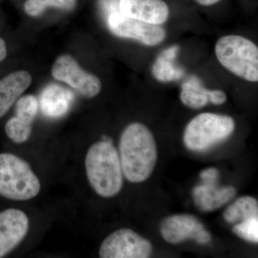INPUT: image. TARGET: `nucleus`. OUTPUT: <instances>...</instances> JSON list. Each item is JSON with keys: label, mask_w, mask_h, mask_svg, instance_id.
<instances>
[{"label": "nucleus", "mask_w": 258, "mask_h": 258, "mask_svg": "<svg viewBox=\"0 0 258 258\" xmlns=\"http://www.w3.org/2000/svg\"><path fill=\"white\" fill-rule=\"evenodd\" d=\"M123 176L132 183L149 179L157 161V147L151 131L143 123L128 125L120 136L118 153Z\"/></svg>", "instance_id": "f257e3e1"}, {"label": "nucleus", "mask_w": 258, "mask_h": 258, "mask_svg": "<svg viewBox=\"0 0 258 258\" xmlns=\"http://www.w3.org/2000/svg\"><path fill=\"white\" fill-rule=\"evenodd\" d=\"M85 168L88 182L102 198H113L122 189L123 170L118 153L111 142L93 144L86 153Z\"/></svg>", "instance_id": "f03ea898"}, {"label": "nucleus", "mask_w": 258, "mask_h": 258, "mask_svg": "<svg viewBox=\"0 0 258 258\" xmlns=\"http://www.w3.org/2000/svg\"><path fill=\"white\" fill-rule=\"evenodd\" d=\"M40 189V179L26 161L10 153L0 154V196L28 201L36 198Z\"/></svg>", "instance_id": "7ed1b4c3"}, {"label": "nucleus", "mask_w": 258, "mask_h": 258, "mask_svg": "<svg viewBox=\"0 0 258 258\" xmlns=\"http://www.w3.org/2000/svg\"><path fill=\"white\" fill-rule=\"evenodd\" d=\"M215 55L223 67L241 79L258 81V47L240 35H225L215 45Z\"/></svg>", "instance_id": "20e7f679"}, {"label": "nucleus", "mask_w": 258, "mask_h": 258, "mask_svg": "<svg viewBox=\"0 0 258 258\" xmlns=\"http://www.w3.org/2000/svg\"><path fill=\"white\" fill-rule=\"evenodd\" d=\"M235 127V120L228 115L200 113L185 128V147L194 152L207 150L230 137Z\"/></svg>", "instance_id": "39448f33"}, {"label": "nucleus", "mask_w": 258, "mask_h": 258, "mask_svg": "<svg viewBox=\"0 0 258 258\" xmlns=\"http://www.w3.org/2000/svg\"><path fill=\"white\" fill-rule=\"evenodd\" d=\"M152 244L147 239L128 228H121L107 236L99 249L101 258H148Z\"/></svg>", "instance_id": "423d86ee"}, {"label": "nucleus", "mask_w": 258, "mask_h": 258, "mask_svg": "<svg viewBox=\"0 0 258 258\" xmlns=\"http://www.w3.org/2000/svg\"><path fill=\"white\" fill-rule=\"evenodd\" d=\"M51 74L54 79L67 83L86 98H94L101 92L102 84L100 79L84 71L76 59L68 54L56 59Z\"/></svg>", "instance_id": "0eeeda50"}, {"label": "nucleus", "mask_w": 258, "mask_h": 258, "mask_svg": "<svg viewBox=\"0 0 258 258\" xmlns=\"http://www.w3.org/2000/svg\"><path fill=\"white\" fill-rule=\"evenodd\" d=\"M108 27L114 35L138 40L146 45H159L165 39L166 32L160 25L145 23L113 12L108 19Z\"/></svg>", "instance_id": "6e6552de"}, {"label": "nucleus", "mask_w": 258, "mask_h": 258, "mask_svg": "<svg viewBox=\"0 0 258 258\" xmlns=\"http://www.w3.org/2000/svg\"><path fill=\"white\" fill-rule=\"evenodd\" d=\"M160 232L164 240L171 244H179L189 239L202 244L211 241V235L203 224L196 217L188 214L164 218L160 224Z\"/></svg>", "instance_id": "1a4fd4ad"}, {"label": "nucleus", "mask_w": 258, "mask_h": 258, "mask_svg": "<svg viewBox=\"0 0 258 258\" xmlns=\"http://www.w3.org/2000/svg\"><path fill=\"white\" fill-rule=\"evenodd\" d=\"M30 220L19 209L10 208L0 212V257L10 253L28 235Z\"/></svg>", "instance_id": "9d476101"}, {"label": "nucleus", "mask_w": 258, "mask_h": 258, "mask_svg": "<svg viewBox=\"0 0 258 258\" xmlns=\"http://www.w3.org/2000/svg\"><path fill=\"white\" fill-rule=\"evenodd\" d=\"M38 108V101L32 95L19 98L15 106V116L8 120L5 125V132L10 140L16 144L28 140Z\"/></svg>", "instance_id": "9b49d317"}, {"label": "nucleus", "mask_w": 258, "mask_h": 258, "mask_svg": "<svg viewBox=\"0 0 258 258\" xmlns=\"http://www.w3.org/2000/svg\"><path fill=\"white\" fill-rule=\"evenodd\" d=\"M120 13L145 23L160 25L165 23L169 8L163 0H120Z\"/></svg>", "instance_id": "f8f14e48"}, {"label": "nucleus", "mask_w": 258, "mask_h": 258, "mask_svg": "<svg viewBox=\"0 0 258 258\" xmlns=\"http://www.w3.org/2000/svg\"><path fill=\"white\" fill-rule=\"evenodd\" d=\"M237 190L234 186H219L217 184H203L194 188V201L200 210L212 212L222 208L235 198Z\"/></svg>", "instance_id": "ddd939ff"}, {"label": "nucleus", "mask_w": 258, "mask_h": 258, "mask_svg": "<svg viewBox=\"0 0 258 258\" xmlns=\"http://www.w3.org/2000/svg\"><path fill=\"white\" fill-rule=\"evenodd\" d=\"M32 83L31 75L16 71L0 80V118L10 109Z\"/></svg>", "instance_id": "4468645a"}, {"label": "nucleus", "mask_w": 258, "mask_h": 258, "mask_svg": "<svg viewBox=\"0 0 258 258\" xmlns=\"http://www.w3.org/2000/svg\"><path fill=\"white\" fill-rule=\"evenodd\" d=\"M74 96L69 90L52 84L43 90L40 96L42 113L52 118H60L69 111Z\"/></svg>", "instance_id": "2eb2a0df"}, {"label": "nucleus", "mask_w": 258, "mask_h": 258, "mask_svg": "<svg viewBox=\"0 0 258 258\" xmlns=\"http://www.w3.org/2000/svg\"><path fill=\"white\" fill-rule=\"evenodd\" d=\"M258 217V203L255 198L242 196L227 207L223 217L228 223H239L247 219Z\"/></svg>", "instance_id": "dca6fc26"}, {"label": "nucleus", "mask_w": 258, "mask_h": 258, "mask_svg": "<svg viewBox=\"0 0 258 258\" xmlns=\"http://www.w3.org/2000/svg\"><path fill=\"white\" fill-rule=\"evenodd\" d=\"M179 47L173 46L166 49L158 57L155 63L153 66L152 72L154 77L159 81H174L182 76L183 71L174 66V60L177 55Z\"/></svg>", "instance_id": "f3484780"}, {"label": "nucleus", "mask_w": 258, "mask_h": 258, "mask_svg": "<svg viewBox=\"0 0 258 258\" xmlns=\"http://www.w3.org/2000/svg\"><path fill=\"white\" fill-rule=\"evenodd\" d=\"M209 91L210 90L204 87L199 80L191 79L181 86L180 99L185 106L194 109H200L208 103Z\"/></svg>", "instance_id": "a211bd4d"}, {"label": "nucleus", "mask_w": 258, "mask_h": 258, "mask_svg": "<svg viewBox=\"0 0 258 258\" xmlns=\"http://www.w3.org/2000/svg\"><path fill=\"white\" fill-rule=\"evenodd\" d=\"M76 2L77 0H27L24 5V9L30 16L37 17L48 8H55L66 11L74 10Z\"/></svg>", "instance_id": "6ab92c4d"}, {"label": "nucleus", "mask_w": 258, "mask_h": 258, "mask_svg": "<svg viewBox=\"0 0 258 258\" xmlns=\"http://www.w3.org/2000/svg\"><path fill=\"white\" fill-rule=\"evenodd\" d=\"M234 233L244 240L257 243L258 242V217L247 219L239 222L232 229Z\"/></svg>", "instance_id": "aec40b11"}, {"label": "nucleus", "mask_w": 258, "mask_h": 258, "mask_svg": "<svg viewBox=\"0 0 258 258\" xmlns=\"http://www.w3.org/2000/svg\"><path fill=\"white\" fill-rule=\"evenodd\" d=\"M219 171L216 168H208L204 169L200 173V178L203 179L204 184H217L219 178Z\"/></svg>", "instance_id": "412c9836"}, {"label": "nucleus", "mask_w": 258, "mask_h": 258, "mask_svg": "<svg viewBox=\"0 0 258 258\" xmlns=\"http://www.w3.org/2000/svg\"><path fill=\"white\" fill-rule=\"evenodd\" d=\"M227 101V96L225 93L220 90H210L209 91V102L212 104L220 106Z\"/></svg>", "instance_id": "4be33fe9"}, {"label": "nucleus", "mask_w": 258, "mask_h": 258, "mask_svg": "<svg viewBox=\"0 0 258 258\" xmlns=\"http://www.w3.org/2000/svg\"><path fill=\"white\" fill-rule=\"evenodd\" d=\"M7 45L5 40L0 38V62L4 60L7 57Z\"/></svg>", "instance_id": "5701e85b"}, {"label": "nucleus", "mask_w": 258, "mask_h": 258, "mask_svg": "<svg viewBox=\"0 0 258 258\" xmlns=\"http://www.w3.org/2000/svg\"><path fill=\"white\" fill-rule=\"evenodd\" d=\"M199 4L204 5V6H211V5L217 4L221 0H196Z\"/></svg>", "instance_id": "b1692460"}]
</instances>
